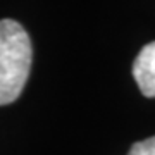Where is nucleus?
<instances>
[{"instance_id":"f257e3e1","label":"nucleus","mask_w":155,"mask_h":155,"mask_svg":"<svg viewBox=\"0 0 155 155\" xmlns=\"http://www.w3.org/2000/svg\"><path fill=\"white\" fill-rule=\"evenodd\" d=\"M33 62V47L17 21L0 22V104L9 105L24 90Z\"/></svg>"},{"instance_id":"f03ea898","label":"nucleus","mask_w":155,"mask_h":155,"mask_svg":"<svg viewBox=\"0 0 155 155\" xmlns=\"http://www.w3.org/2000/svg\"><path fill=\"white\" fill-rule=\"evenodd\" d=\"M133 78L143 97L155 98V41L140 50L133 62Z\"/></svg>"},{"instance_id":"7ed1b4c3","label":"nucleus","mask_w":155,"mask_h":155,"mask_svg":"<svg viewBox=\"0 0 155 155\" xmlns=\"http://www.w3.org/2000/svg\"><path fill=\"white\" fill-rule=\"evenodd\" d=\"M127 155H155V136L134 143Z\"/></svg>"}]
</instances>
